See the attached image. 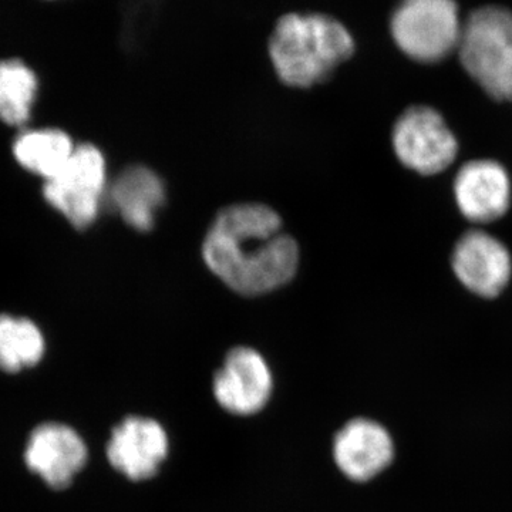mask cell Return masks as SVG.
Segmentation results:
<instances>
[{
  "label": "cell",
  "instance_id": "obj_1",
  "mask_svg": "<svg viewBox=\"0 0 512 512\" xmlns=\"http://www.w3.org/2000/svg\"><path fill=\"white\" fill-rule=\"evenodd\" d=\"M208 269L232 291L265 295L295 278L298 242L265 204L229 205L218 212L202 244Z\"/></svg>",
  "mask_w": 512,
  "mask_h": 512
},
{
  "label": "cell",
  "instance_id": "obj_2",
  "mask_svg": "<svg viewBox=\"0 0 512 512\" xmlns=\"http://www.w3.org/2000/svg\"><path fill=\"white\" fill-rule=\"evenodd\" d=\"M353 50L349 30L326 15H286L269 42V56L279 79L301 89L328 79Z\"/></svg>",
  "mask_w": 512,
  "mask_h": 512
},
{
  "label": "cell",
  "instance_id": "obj_3",
  "mask_svg": "<svg viewBox=\"0 0 512 512\" xmlns=\"http://www.w3.org/2000/svg\"><path fill=\"white\" fill-rule=\"evenodd\" d=\"M458 55L466 72L495 100H512V13L487 6L463 23Z\"/></svg>",
  "mask_w": 512,
  "mask_h": 512
},
{
  "label": "cell",
  "instance_id": "obj_4",
  "mask_svg": "<svg viewBox=\"0 0 512 512\" xmlns=\"http://www.w3.org/2000/svg\"><path fill=\"white\" fill-rule=\"evenodd\" d=\"M461 30L454 0H402L392 18L394 42L421 63L446 59L457 49Z\"/></svg>",
  "mask_w": 512,
  "mask_h": 512
},
{
  "label": "cell",
  "instance_id": "obj_5",
  "mask_svg": "<svg viewBox=\"0 0 512 512\" xmlns=\"http://www.w3.org/2000/svg\"><path fill=\"white\" fill-rule=\"evenodd\" d=\"M106 160L93 144H82L62 171L43 187L46 201L74 228L90 227L99 215L107 194Z\"/></svg>",
  "mask_w": 512,
  "mask_h": 512
},
{
  "label": "cell",
  "instance_id": "obj_6",
  "mask_svg": "<svg viewBox=\"0 0 512 512\" xmlns=\"http://www.w3.org/2000/svg\"><path fill=\"white\" fill-rule=\"evenodd\" d=\"M393 148L407 168L423 175L446 170L457 156L456 137L430 107H412L397 120Z\"/></svg>",
  "mask_w": 512,
  "mask_h": 512
},
{
  "label": "cell",
  "instance_id": "obj_7",
  "mask_svg": "<svg viewBox=\"0 0 512 512\" xmlns=\"http://www.w3.org/2000/svg\"><path fill=\"white\" fill-rule=\"evenodd\" d=\"M271 392L268 363L251 348L231 350L215 375V399L222 409L238 416H251L264 409Z\"/></svg>",
  "mask_w": 512,
  "mask_h": 512
},
{
  "label": "cell",
  "instance_id": "obj_8",
  "mask_svg": "<svg viewBox=\"0 0 512 512\" xmlns=\"http://www.w3.org/2000/svg\"><path fill=\"white\" fill-rule=\"evenodd\" d=\"M25 461L50 488L63 490L86 466V443L69 426L42 424L30 434Z\"/></svg>",
  "mask_w": 512,
  "mask_h": 512
},
{
  "label": "cell",
  "instance_id": "obj_9",
  "mask_svg": "<svg viewBox=\"0 0 512 512\" xmlns=\"http://www.w3.org/2000/svg\"><path fill=\"white\" fill-rule=\"evenodd\" d=\"M168 454V437L156 420L131 416L111 433L107 457L111 466L133 481L157 474Z\"/></svg>",
  "mask_w": 512,
  "mask_h": 512
},
{
  "label": "cell",
  "instance_id": "obj_10",
  "mask_svg": "<svg viewBox=\"0 0 512 512\" xmlns=\"http://www.w3.org/2000/svg\"><path fill=\"white\" fill-rule=\"evenodd\" d=\"M453 268L461 284L483 298H495L511 278L510 252L483 231H471L458 241Z\"/></svg>",
  "mask_w": 512,
  "mask_h": 512
},
{
  "label": "cell",
  "instance_id": "obj_11",
  "mask_svg": "<svg viewBox=\"0 0 512 512\" xmlns=\"http://www.w3.org/2000/svg\"><path fill=\"white\" fill-rule=\"evenodd\" d=\"M333 456L339 470L350 480L369 481L392 463L393 440L382 424L355 419L336 434Z\"/></svg>",
  "mask_w": 512,
  "mask_h": 512
},
{
  "label": "cell",
  "instance_id": "obj_12",
  "mask_svg": "<svg viewBox=\"0 0 512 512\" xmlns=\"http://www.w3.org/2000/svg\"><path fill=\"white\" fill-rule=\"evenodd\" d=\"M454 192L458 208L473 222L498 220L510 207V178L503 165L495 161L476 160L461 167Z\"/></svg>",
  "mask_w": 512,
  "mask_h": 512
},
{
  "label": "cell",
  "instance_id": "obj_13",
  "mask_svg": "<svg viewBox=\"0 0 512 512\" xmlns=\"http://www.w3.org/2000/svg\"><path fill=\"white\" fill-rule=\"evenodd\" d=\"M107 194L127 225L137 231H150L165 204L167 191L156 171L144 165H131L117 175Z\"/></svg>",
  "mask_w": 512,
  "mask_h": 512
},
{
  "label": "cell",
  "instance_id": "obj_14",
  "mask_svg": "<svg viewBox=\"0 0 512 512\" xmlns=\"http://www.w3.org/2000/svg\"><path fill=\"white\" fill-rule=\"evenodd\" d=\"M72 138L56 128L29 130L13 144V154L23 168L45 180L55 177L74 153Z\"/></svg>",
  "mask_w": 512,
  "mask_h": 512
},
{
  "label": "cell",
  "instance_id": "obj_15",
  "mask_svg": "<svg viewBox=\"0 0 512 512\" xmlns=\"http://www.w3.org/2000/svg\"><path fill=\"white\" fill-rule=\"evenodd\" d=\"M39 80L19 59L0 60V120L9 126H25L32 114Z\"/></svg>",
  "mask_w": 512,
  "mask_h": 512
},
{
  "label": "cell",
  "instance_id": "obj_16",
  "mask_svg": "<svg viewBox=\"0 0 512 512\" xmlns=\"http://www.w3.org/2000/svg\"><path fill=\"white\" fill-rule=\"evenodd\" d=\"M45 338L32 320L0 315V370L18 373L45 355Z\"/></svg>",
  "mask_w": 512,
  "mask_h": 512
}]
</instances>
